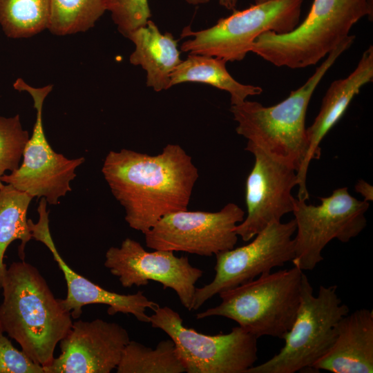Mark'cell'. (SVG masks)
<instances>
[{"label":"cell","mask_w":373,"mask_h":373,"mask_svg":"<svg viewBox=\"0 0 373 373\" xmlns=\"http://www.w3.org/2000/svg\"><path fill=\"white\" fill-rule=\"evenodd\" d=\"M102 172L129 227L144 234L164 216L187 209L199 177L191 157L175 144L155 155L111 151Z\"/></svg>","instance_id":"6da1fadb"},{"label":"cell","mask_w":373,"mask_h":373,"mask_svg":"<svg viewBox=\"0 0 373 373\" xmlns=\"http://www.w3.org/2000/svg\"><path fill=\"white\" fill-rule=\"evenodd\" d=\"M1 289L2 330L35 363L49 365L57 345L72 327L71 313L55 297L39 270L24 260L7 268Z\"/></svg>","instance_id":"7a4b0ae2"},{"label":"cell","mask_w":373,"mask_h":373,"mask_svg":"<svg viewBox=\"0 0 373 373\" xmlns=\"http://www.w3.org/2000/svg\"><path fill=\"white\" fill-rule=\"evenodd\" d=\"M349 35L331 51L312 75L288 97L271 106L245 100L231 105L237 122L236 133L248 143L265 150L276 159L301 173L308 149L305 117L308 105L318 84L338 58L354 44Z\"/></svg>","instance_id":"3957f363"},{"label":"cell","mask_w":373,"mask_h":373,"mask_svg":"<svg viewBox=\"0 0 373 373\" xmlns=\"http://www.w3.org/2000/svg\"><path fill=\"white\" fill-rule=\"evenodd\" d=\"M372 0H314L305 19L283 34L268 31L254 41L251 52L277 67L314 66L350 35L364 17L372 19Z\"/></svg>","instance_id":"277c9868"},{"label":"cell","mask_w":373,"mask_h":373,"mask_svg":"<svg viewBox=\"0 0 373 373\" xmlns=\"http://www.w3.org/2000/svg\"><path fill=\"white\" fill-rule=\"evenodd\" d=\"M303 274L295 266L263 274L220 293V305L197 314L196 318L223 316L256 338L269 336L283 339L300 305Z\"/></svg>","instance_id":"5b68a950"},{"label":"cell","mask_w":373,"mask_h":373,"mask_svg":"<svg viewBox=\"0 0 373 373\" xmlns=\"http://www.w3.org/2000/svg\"><path fill=\"white\" fill-rule=\"evenodd\" d=\"M337 286L321 285L316 296L303 273L300 302L294 322L285 335V345L265 363L246 373H295L312 368L331 347L340 320L349 307L338 296Z\"/></svg>","instance_id":"8992f818"},{"label":"cell","mask_w":373,"mask_h":373,"mask_svg":"<svg viewBox=\"0 0 373 373\" xmlns=\"http://www.w3.org/2000/svg\"><path fill=\"white\" fill-rule=\"evenodd\" d=\"M303 0H274L235 10L207 29L193 31L185 27L182 37H191L181 51L223 59L242 60L251 51L256 39L271 31L278 34L293 30L300 23Z\"/></svg>","instance_id":"52a82bcc"},{"label":"cell","mask_w":373,"mask_h":373,"mask_svg":"<svg viewBox=\"0 0 373 373\" xmlns=\"http://www.w3.org/2000/svg\"><path fill=\"white\" fill-rule=\"evenodd\" d=\"M149 323L173 341L185 372L246 373L257 361L258 338L240 326L225 334H204L185 327L180 314L167 306L153 310Z\"/></svg>","instance_id":"ba28073f"},{"label":"cell","mask_w":373,"mask_h":373,"mask_svg":"<svg viewBox=\"0 0 373 373\" xmlns=\"http://www.w3.org/2000/svg\"><path fill=\"white\" fill-rule=\"evenodd\" d=\"M321 204H307L294 200L293 213L296 224L294 265L313 270L323 260L322 251L333 239L347 242L366 227L365 213L370 202L353 197L347 187L320 198Z\"/></svg>","instance_id":"9c48e42d"},{"label":"cell","mask_w":373,"mask_h":373,"mask_svg":"<svg viewBox=\"0 0 373 373\" xmlns=\"http://www.w3.org/2000/svg\"><path fill=\"white\" fill-rule=\"evenodd\" d=\"M13 87L28 93L32 97L36 121L23 153L22 164L10 174H4L1 180L32 198H44L47 203L57 204L59 199L71 191L70 182L76 177L75 169L85 159H68L55 152L45 136L43 105L53 86L35 88L19 78Z\"/></svg>","instance_id":"30bf717a"},{"label":"cell","mask_w":373,"mask_h":373,"mask_svg":"<svg viewBox=\"0 0 373 373\" xmlns=\"http://www.w3.org/2000/svg\"><path fill=\"white\" fill-rule=\"evenodd\" d=\"M294 219L274 222L258 233L250 243L216 255L213 280L196 287L191 310L198 309L213 296L249 282L282 267L294 258Z\"/></svg>","instance_id":"8fae6325"},{"label":"cell","mask_w":373,"mask_h":373,"mask_svg":"<svg viewBox=\"0 0 373 373\" xmlns=\"http://www.w3.org/2000/svg\"><path fill=\"white\" fill-rule=\"evenodd\" d=\"M244 217L245 211L232 202L217 212H173L144 233L146 245L155 250L216 255L234 248L238 241L236 227Z\"/></svg>","instance_id":"7c38bea8"},{"label":"cell","mask_w":373,"mask_h":373,"mask_svg":"<svg viewBox=\"0 0 373 373\" xmlns=\"http://www.w3.org/2000/svg\"><path fill=\"white\" fill-rule=\"evenodd\" d=\"M104 266L118 278L125 288L160 283L164 289L171 288L178 294L181 304L191 310L195 283L203 271L192 266L187 256L177 257L174 251H146L140 242L126 238L119 247H110L105 255Z\"/></svg>","instance_id":"4fadbf2b"},{"label":"cell","mask_w":373,"mask_h":373,"mask_svg":"<svg viewBox=\"0 0 373 373\" xmlns=\"http://www.w3.org/2000/svg\"><path fill=\"white\" fill-rule=\"evenodd\" d=\"M245 150L254 155L255 162L246 180L247 216L237 224L236 232L247 242L292 212L295 198L291 190L297 186L298 178L293 167L259 146L247 142Z\"/></svg>","instance_id":"5bb4252c"},{"label":"cell","mask_w":373,"mask_h":373,"mask_svg":"<svg viewBox=\"0 0 373 373\" xmlns=\"http://www.w3.org/2000/svg\"><path fill=\"white\" fill-rule=\"evenodd\" d=\"M130 341L127 330L116 323L78 320L60 341V355L44 367V372L110 373Z\"/></svg>","instance_id":"9a60e30c"},{"label":"cell","mask_w":373,"mask_h":373,"mask_svg":"<svg viewBox=\"0 0 373 373\" xmlns=\"http://www.w3.org/2000/svg\"><path fill=\"white\" fill-rule=\"evenodd\" d=\"M47 202L41 198L37 211L39 220L35 223L28 219V225L32 238L44 244L51 252L54 260L64 274L67 285V294L60 299L63 307L71 313L72 318H79L82 314V307L92 304L108 305L109 315L117 313L133 315L139 321L149 323V316L146 309L155 310L159 305L138 291L133 294H121L108 291L94 283L86 277L77 274L65 262L55 245L49 229Z\"/></svg>","instance_id":"2e32d148"},{"label":"cell","mask_w":373,"mask_h":373,"mask_svg":"<svg viewBox=\"0 0 373 373\" xmlns=\"http://www.w3.org/2000/svg\"><path fill=\"white\" fill-rule=\"evenodd\" d=\"M373 80V46L362 54L354 70L346 77L334 81L322 100L320 111L312 124L307 128L308 149L301 173L297 176L298 199L306 201L309 195L306 186L307 173L312 159H319L323 137L344 115L361 89Z\"/></svg>","instance_id":"e0dca14e"},{"label":"cell","mask_w":373,"mask_h":373,"mask_svg":"<svg viewBox=\"0 0 373 373\" xmlns=\"http://www.w3.org/2000/svg\"><path fill=\"white\" fill-rule=\"evenodd\" d=\"M334 373L373 372V311L363 308L338 322L335 340L312 366Z\"/></svg>","instance_id":"ac0fdd59"},{"label":"cell","mask_w":373,"mask_h":373,"mask_svg":"<svg viewBox=\"0 0 373 373\" xmlns=\"http://www.w3.org/2000/svg\"><path fill=\"white\" fill-rule=\"evenodd\" d=\"M126 38L135 45L129 61L146 71V86L156 92L169 89L171 75L182 61L173 35L162 34L149 19L145 26L133 30Z\"/></svg>","instance_id":"d6986e66"},{"label":"cell","mask_w":373,"mask_h":373,"mask_svg":"<svg viewBox=\"0 0 373 373\" xmlns=\"http://www.w3.org/2000/svg\"><path fill=\"white\" fill-rule=\"evenodd\" d=\"M227 62L214 57L189 54L171 73L170 88L184 82L206 84L229 93L231 105L262 93L261 87L243 84L235 79L227 69Z\"/></svg>","instance_id":"ffe728a7"},{"label":"cell","mask_w":373,"mask_h":373,"mask_svg":"<svg viewBox=\"0 0 373 373\" xmlns=\"http://www.w3.org/2000/svg\"><path fill=\"white\" fill-rule=\"evenodd\" d=\"M33 198L10 184L0 189V291L7 271L3 262L6 250L15 240H19V256L25 258V247L32 238L27 211Z\"/></svg>","instance_id":"44dd1931"},{"label":"cell","mask_w":373,"mask_h":373,"mask_svg":"<svg viewBox=\"0 0 373 373\" xmlns=\"http://www.w3.org/2000/svg\"><path fill=\"white\" fill-rule=\"evenodd\" d=\"M117 373H182L173 341L159 342L155 348L130 341L125 346L116 368Z\"/></svg>","instance_id":"7402d4cb"},{"label":"cell","mask_w":373,"mask_h":373,"mask_svg":"<svg viewBox=\"0 0 373 373\" xmlns=\"http://www.w3.org/2000/svg\"><path fill=\"white\" fill-rule=\"evenodd\" d=\"M50 0H0V26L6 35L19 39L48 29Z\"/></svg>","instance_id":"603a6c76"},{"label":"cell","mask_w":373,"mask_h":373,"mask_svg":"<svg viewBox=\"0 0 373 373\" xmlns=\"http://www.w3.org/2000/svg\"><path fill=\"white\" fill-rule=\"evenodd\" d=\"M105 11L104 0H50L48 29L59 36L85 32Z\"/></svg>","instance_id":"cb8c5ba5"},{"label":"cell","mask_w":373,"mask_h":373,"mask_svg":"<svg viewBox=\"0 0 373 373\" xmlns=\"http://www.w3.org/2000/svg\"><path fill=\"white\" fill-rule=\"evenodd\" d=\"M28 140V133L23 129L19 115L0 116V189L4 185L1 178L5 171L12 172L19 168Z\"/></svg>","instance_id":"d4e9b609"},{"label":"cell","mask_w":373,"mask_h":373,"mask_svg":"<svg viewBox=\"0 0 373 373\" xmlns=\"http://www.w3.org/2000/svg\"><path fill=\"white\" fill-rule=\"evenodd\" d=\"M106 10L124 37L144 26L151 17L148 0H104Z\"/></svg>","instance_id":"484cf974"},{"label":"cell","mask_w":373,"mask_h":373,"mask_svg":"<svg viewBox=\"0 0 373 373\" xmlns=\"http://www.w3.org/2000/svg\"><path fill=\"white\" fill-rule=\"evenodd\" d=\"M0 326V373H45L22 350L16 349Z\"/></svg>","instance_id":"4316f807"},{"label":"cell","mask_w":373,"mask_h":373,"mask_svg":"<svg viewBox=\"0 0 373 373\" xmlns=\"http://www.w3.org/2000/svg\"><path fill=\"white\" fill-rule=\"evenodd\" d=\"M355 190L364 198L363 200L370 202L373 200V187L367 182L360 180L355 185Z\"/></svg>","instance_id":"83f0119b"},{"label":"cell","mask_w":373,"mask_h":373,"mask_svg":"<svg viewBox=\"0 0 373 373\" xmlns=\"http://www.w3.org/2000/svg\"><path fill=\"white\" fill-rule=\"evenodd\" d=\"M218 3L229 10H234L238 0H218Z\"/></svg>","instance_id":"f1b7e54d"},{"label":"cell","mask_w":373,"mask_h":373,"mask_svg":"<svg viewBox=\"0 0 373 373\" xmlns=\"http://www.w3.org/2000/svg\"><path fill=\"white\" fill-rule=\"evenodd\" d=\"M186 3L191 5H200V4H205L210 1V0H184Z\"/></svg>","instance_id":"f546056e"},{"label":"cell","mask_w":373,"mask_h":373,"mask_svg":"<svg viewBox=\"0 0 373 373\" xmlns=\"http://www.w3.org/2000/svg\"><path fill=\"white\" fill-rule=\"evenodd\" d=\"M270 1H274V0H255V3L256 4L262 3H265Z\"/></svg>","instance_id":"4dcf8cb0"}]
</instances>
